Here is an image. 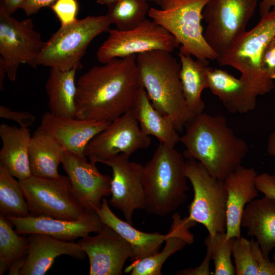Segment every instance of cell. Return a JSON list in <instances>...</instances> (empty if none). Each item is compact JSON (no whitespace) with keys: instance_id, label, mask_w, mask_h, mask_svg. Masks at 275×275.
<instances>
[{"instance_id":"60d3db41","label":"cell","mask_w":275,"mask_h":275,"mask_svg":"<svg viewBox=\"0 0 275 275\" xmlns=\"http://www.w3.org/2000/svg\"><path fill=\"white\" fill-rule=\"evenodd\" d=\"M56 0H25L21 8L27 16L37 13L41 8L50 6Z\"/></svg>"},{"instance_id":"ffe728a7","label":"cell","mask_w":275,"mask_h":275,"mask_svg":"<svg viewBox=\"0 0 275 275\" xmlns=\"http://www.w3.org/2000/svg\"><path fill=\"white\" fill-rule=\"evenodd\" d=\"M29 251L19 275H44L62 255L83 260L86 253L78 243L60 240L42 234L28 235Z\"/></svg>"},{"instance_id":"f35d334b","label":"cell","mask_w":275,"mask_h":275,"mask_svg":"<svg viewBox=\"0 0 275 275\" xmlns=\"http://www.w3.org/2000/svg\"><path fill=\"white\" fill-rule=\"evenodd\" d=\"M255 184L259 191L264 196L275 198V175L267 173L258 174Z\"/></svg>"},{"instance_id":"9a60e30c","label":"cell","mask_w":275,"mask_h":275,"mask_svg":"<svg viewBox=\"0 0 275 275\" xmlns=\"http://www.w3.org/2000/svg\"><path fill=\"white\" fill-rule=\"evenodd\" d=\"M97 234L82 237L77 242L88 257L89 274H122L126 261L132 256L130 244L105 224Z\"/></svg>"},{"instance_id":"c3c4849f","label":"cell","mask_w":275,"mask_h":275,"mask_svg":"<svg viewBox=\"0 0 275 275\" xmlns=\"http://www.w3.org/2000/svg\"><path fill=\"white\" fill-rule=\"evenodd\" d=\"M274 38H275V36H274Z\"/></svg>"},{"instance_id":"836d02e7","label":"cell","mask_w":275,"mask_h":275,"mask_svg":"<svg viewBox=\"0 0 275 275\" xmlns=\"http://www.w3.org/2000/svg\"><path fill=\"white\" fill-rule=\"evenodd\" d=\"M232 254L236 275H258V265L252 252L251 240L241 236L235 238Z\"/></svg>"},{"instance_id":"484cf974","label":"cell","mask_w":275,"mask_h":275,"mask_svg":"<svg viewBox=\"0 0 275 275\" xmlns=\"http://www.w3.org/2000/svg\"><path fill=\"white\" fill-rule=\"evenodd\" d=\"M131 110L146 135H153L159 143L171 147H175L180 142V136L173 121L153 106L143 87L140 89Z\"/></svg>"},{"instance_id":"2e32d148","label":"cell","mask_w":275,"mask_h":275,"mask_svg":"<svg viewBox=\"0 0 275 275\" xmlns=\"http://www.w3.org/2000/svg\"><path fill=\"white\" fill-rule=\"evenodd\" d=\"M61 163L74 194L85 210L96 212L103 198L111 196L112 177L101 174L96 163L66 150Z\"/></svg>"},{"instance_id":"7a4b0ae2","label":"cell","mask_w":275,"mask_h":275,"mask_svg":"<svg viewBox=\"0 0 275 275\" xmlns=\"http://www.w3.org/2000/svg\"><path fill=\"white\" fill-rule=\"evenodd\" d=\"M181 142L186 147L183 156L200 162L215 178L224 180L241 165L249 146L237 136L222 116L202 113L186 123Z\"/></svg>"},{"instance_id":"e0dca14e","label":"cell","mask_w":275,"mask_h":275,"mask_svg":"<svg viewBox=\"0 0 275 275\" xmlns=\"http://www.w3.org/2000/svg\"><path fill=\"white\" fill-rule=\"evenodd\" d=\"M111 122L61 117L47 112L42 115L38 128L53 138L66 151L87 159L85 154L87 145Z\"/></svg>"},{"instance_id":"4dcf8cb0","label":"cell","mask_w":275,"mask_h":275,"mask_svg":"<svg viewBox=\"0 0 275 275\" xmlns=\"http://www.w3.org/2000/svg\"><path fill=\"white\" fill-rule=\"evenodd\" d=\"M0 213L5 217L30 216L28 205L19 180L0 163Z\"/></svg>"},{"instance_id":"8d00e7d4","label":"cell","mask_w":275,"mask_h":275,"mask_svg":"<svg viewBox=\"0 0 275 275\" xmlns=\"http://www.w3.org/2000/svg\"><path fill=\"white\" fill-rule=\"evenodd\" d=\"M261 68L269 78L275 79V38L267 45L261 58Z\"/></svg>"},{"instance_id":"8fae6325","label":"cell","mask_w":275,"mask_h":275,"mask_svg":"<svg viewBox=\"0 0 275 275\" xmlns=\"http://www.w3.org/2000/svg\"><path fill=\"white\" fill-rule=\"evenodd\" d=\"M45 42L34 29L32 19L18 21L0 6V65L10 80H15L21 64L35 68Z\"/></svg>"},{"instance_id":"ac0fdd59","label":"cell","mask_w":275,"mask_h":275,"mask_svg":"<svg viewBox=\"0 0 275 275\" xmlns=\"http://www.w3.org/2000/svg\"><path fill=\"white\" fill-rule=\"evenodd\" d=\"M6 217L19 234H42L68 241L85 237L92 232L97 233L104 225L96 212L89 211L74 221L44 216Z\"/></svg>"},{"instance_id":"ee69618b","label":"cell","mask_w":275,"mask_h":275,"mask_svg":"<svg viewBox=\"0 0 275 275\" xmlns=\"http://www.w3.org/2000/svg\"><path fill=\"white\" fill-rule=\"evenodd\" d=\"M267 152L275 160V130L269 135L267 143Z\"/></svg>"},{"instance_id":"d6986e66","label":"cell","mask_w":275,"mask_h":275,"mask_svg":"<svg viewBox=\"0 0 275 275\" xmlns=\"http://www.w3.org/2000/svg\"><path fill=\"white\" fill-rule=\"evenodd\" d=\"M253 168L238 166L224 180L227 193L226 239L241 237V221L245 206L258 196Z\"/></svg>"},{"instance_id":"1f68e13d","label":"cell","mask_w":275,"mask_h":275,"mask_svg":"<svg viewBox=\"0 0 275 275\" xmlns=\"http://www.w3.org/2000/svg\"><path fill=\"white\" fill-rule=\"evenodd\" d=\"M150 8L146 0H117L108 6L106 16L120 31H128L146 19Z\"/></svg>"},{"instance_id":"4316f807","label":"cell","mask_w":275,"mask_h":275,"mask_svg":"<svg viewBox=\"0 0 275 275\" xmlns=\"http://www.w3.org/2000/svg\"><path fill=\"white\" fill-rule=\"evenodd\" d=\"M191 54L180 47V78L187 107L192 116L202 113L205 103L202 91L208 88V60H194Z\"/></svg>"},{"instance_id":"ba28073f","label":"cell","mask_w":275,"mask_h":275,"mask_svg":"<svg viewBox=\"0 0 275 275\" xmlns=\"http://www.w3.org/2000/svg\"><path fill=\"white\" fill-rule=\"evenodd\" d=\"M185 172L194 190L188 217L204 225L211 236L226 232L227 193L224 180L213 177L195 159L185 161Z\"/></svg>"},{"instance_id":"b9f144b4","label":"cell","mask_w":275,"mask_h":275,"mask_svg":"<svg viewBox=\"0 0 275 275\" xmlns=\"http://www.w3.org/2000/svg\"><path fill=\"white\" fill-rule=\"evenodd\" d=\"M5 10L10 14L14 13L21 7L25 0H1Z\"/></svg>"},{"instance_id":"8992f818","label":"cell","mask_w":275,"mask_h":275,"mask_svg":"<svg viewBox=\"0 0 275 275\" xmlns=\"http://www.w3.org/2000/svg\"><path fill=\"white\" fill-rule=\"evenodd\" d=\"M209 1L161 0V8H150L148 15L196 59L217 60L218 56L204 39L201 25L203 11Z\"/></svg>"},{"instance_id":"d4e9b609","label":"cell","mask_w":275,"mask_h":275,"mask_svg":"<svg viewBox=\"0 0 275 275\" xmlns=\"http://www.w3.org/2000/svg\"><path fill=\"white\" fill-rule=\"evenodd\" d=\"M0 163L18 180L32 176L29 159L32 136L29 128L3 123L0 125Z\"/></svg>"},{"instance_id":"52a82bcc","label":"cell","mask_w":275,"mask_h":275,"mask_svg":"<svg viewBox=\"0 0 275 275\" xmlns=\"http://www.w3.org/2000/svg\"><path fill=\"white\" fill-rule=\"evenodd\" d=\"M111 24L106 15L88 16L61 26L51 35L42 50L37 65L62 71L81 68L80 60L91 41L108 32Z\"/></svg>"},{"instance_id":"6da1fadb","label":"cell","mask_w":275,"mask_h":275,"mask_svg":"<svg viewBox=\"0 0 275 275\" xmlns=\"http://www.w3.org/2000/svg\"><path fill=\"white\" fill-rule=\"evenodd\" d=\"M136 54L94 66L78 79L76 118L113 122L131 109L143 87Z\"/></svg>"},{"instance_id":"44dd1931","label":"cell","mask_w":275,"mask_h":275,"mask_svg":"<svg viewBox=\"0 0 275 275\" xmlns=\"http://www.w3.org/2000/svg\"><path fill=\"white\" fill-rule=\"evenodd\" d=\"M172 223L167 234L164 248L160 252L139 261L132 263L125 269L130 275H161V268L166 261L173 254L182 250L186 245L194 241V235L189 228L195 226L197 222L188 216L181 218L180 215L174 213L172 217Z\"/></svg>"},{"instance_id":"d590c367","label":"cell","mask_w":275,"mask_h":275,"mask_svg":"<svg viewBox=\"0 0 275 275\" xmlns=\"http://www.w3.org/2000/svg\"><path fill=\"white\" fill-rule=\"evenodd\" d=\"M0 117L14 121L20 127L25 128L32 126L36 119L34 115L28 112L13 111L3 105L0 106Z\"/></svg>"},{"instance_id":"d6a6232c","label":"cell","mask_w":275,"mask_h":275,"mask_svg":"<svg viewBox=\"0 0 275 275\" xmlns=\"http://www.w3.org/2000/svg\"><path fill=\"white\" fill-rule=\"evenodd\" d=\"M235 238L226 239V233L208 235L204 243L211 253L214 265V275H234L235 268L231 261L232 245Z\"/></svg>"},{"instance_id":"f6af8a7d","label":"cell","mask_w":275,"mask_h":275,"mask_svg":"<svg viewBox=\"0 0 275 275\" xmlns=\"http://www.w3.org/2000/svg\"><path fill=\"white\" fill-rule=\"evenodd\" d=\"M117 0H96V2L101 5H105L107 7Z\"/></svg>"},{"instance_id":"7402d4cb","label":"cell","mask_w":275,"mask_h":275,"mask_svg":"<svg viewBox=\"0 0 275 275\" xmlns=\"http://www.w3.org/2000/svg\"><path fill=\"white\" fill-rule=\"evenodd\" d=\"M207 78L208 88L230 113H246L255 108L258 96L242 78L209 66Z\"/></svg>"},{"instance_id":"5b68a950","label":"cell","mask_w":275,"mask_h":275,"mask_svg":"<svg viewBox=\"0 0 275 275\" xmlns=\"http://www.w3.org/2000/svg\"><path fill=\"white\" fill-rule=\"evenodd\" d=\"M275 36V10L261 17L256 25L246 31L219 57L221 66H231L241 73L242 78L257 96L270 92L275 87L273 80L261 68V58L269 42Z\"/></svg>"},{"instance_id":"e575fe53","label":"cell","mask_w":275,"mask_h":275,"mask_svg":"<svg viewBox=\"0 0 275 275\" xmlns=\"http://www.w3.org/2000/svg\"><path fill=\"white\" fill-rule=\"evenodd\" d=\"M50 7L61 22V26L70 24L77 19L78 4L77 0H56Z\"/></svg>"},{"instance_id":"9c48e42d","label":"cell","mask_w":275,"mask_h":275,"mask_svg":"<svg viewBox=\"0 0 275 275\" xmlns=\"http://www.w3.org/2000/svg\"><path fill=\"white\" fill-rule=\"evenodd\" d=\"M19 181L31 216L74 221L87 211L74 194L68 176L49 179L32 175Z\"/></svg>"},{"instance_id":"5bb4252c","label":"cell","mask_w":275,"mask_h":275,"mask_svg":"<svg viewBox=\"0 0 275 275\" xmlns=\"http://www.w3.org/2000/svg\"><path fill=\"white\" fill-rule=\"evenodd\" d=\"M129 157L121 153L104 164L112 170L111 198L108 203L122 212L126 221L132 224L134 211L145 208V197L143 181L144 166L130 161Z\"/></svg>"},{"instance_id":"7dc6e473","label":"cell","mask_w":275,"mask_h":275,"mask_svg":"<svg viewBox=\"0 0 275 275\" xmlns=\"http://www.w3.org/2000/svg\"><path fill=\"white\" fill-rule=\"evenodd\" d=\"M273 262L275 264V254L272 256Z\"/></svg>"},{"instance_id":"bcb514c9","label":"cell","mask_w":275,"mask_h":275,"mask_svg":"<svg viewBox=\"0 0 275 275\" xmlns=\"http://www.w3.org/2000/svg\"><path fill=\"white\" fill-rule=\"evenodd\" d=\"M146 1H147L148 2L149 1V2L154 3L156 4L159 5L161 0H146Z\"/></svg>"},{"instance_id":"83f0119b","label":"cell","mask_w":275,"mask_h":275,"mask_svg":"<svg viewBox=\"0 0 275 275\" xmlns=\"http://www.w3.org/2000/svg\"><path fill=\"white\" fill-rule=\"evenodd\" d=\"M65 150L53 138L38 128L31 140L30 167L32 175L49 179L61 176L58 167Z\"/></svg>"},{"instance_id":"7bdbcfd3","label":"cell","mask_w":275,"mask_h":275,"mask_svg":"<svg viewBox=\"0 0 275 275\" xmlns=\"http://www.w3.org/2000/svg\"><path fill=\"white\" fill-rule=\"evenodd\" d=\"M272 8L275 10V0H262L259 7L260 16L262 17L269 13Z\"/></svg>"},{"instance_id":"3957f363","label":"cell","mask_w":275,"mask_h":275,"mask_svg":"<svg viewBox=\"0 0 275 275\" xmlns=\"http://www.w3.org/2000/svg\"><path fill=\"white\" fill-rule=\"evenodd\" d=\"M141 81L153 106L170 118L179 132L193 116L184 99L180 78L181 63L171 52L154 50L136 54Z\"/></svg>"},{"instance_id":"ab89813d","label":"cell","mask_w":275,"mask_h":275,"mask_svg":"<svg viewBox=\"0 0 275 275\" xmlns=\"http://www.w3.org/2000/svg\"><path fill=\"white\" fill-rule=\"evenodd\" d=\"M206 256L200 264L194 268H189L179 271L176 274L180 275H209L211 274L209 269V264L212 257L210 251L206 249Z\"/></svg>"},{"instance_id":"f546056e","label":"cell","mask_w":275,"mask_h":275,"mask_svg":"<svg viewBox=\"0 0 275 275\" xmlns=\"http://www.w3.org/2000/svg\"><path fill=\"white\" fill-rule=\"evenodd\" d=\"M8 218L0 214V275H19L29 253L28 238L20 236Z\"/></svg>"},{"instance_id":"4fadbf2b","label":"cell","mask_w":275,"mask_h":275,"mask_svg":"<svg viewBox=\"0 0 275 275\" xmlns=\"http://www.w3.org/2000/svg\"><path fill=\"white\" fill-rule=\"evenodd\" d=\"M150 136L141 130L131 110L125 113L94 136L87 145L85 154L90 161L104 163L121 153L130 156L148 148Z\"/></svg>"},{"instance_id":"30bf717a","label":"cell","mask_w":275,"mask_h":275,"mask_svg":"<svg viewBox=\"0 0 275 275\" xmlns=\"http://www.w3.org/2000/svg\"><path fill=\"white\" fill-rule=\"evenodd\" d=\"M259 0H209L203 11L204 39L218 58L246 31Z\"/></svg>"},{"instance_id":"7c38bea8","label":"cell","mask_w":275,"mask_h":275,"mask_svg":"<svg viewBox=\"0 0 275 275\" xmlns=\"http://www.w3.org/2000/svg\"><path fill=\"white\" fill-rule=\"evenodd\" d=\"M109 36L99 47L98 61L105 64L115 58H122L154 50L172 52L179 47L176 38L153 20L145 19L128 31L110 29Z\"/></svg>"},{"instance_id":"603a6c76","label":"cell","mask_w":275,"mask_h":275,"mask_svg":"<svg viewBox=\"0 0 275 275\" xmlns=\"http://www.w3.org/2000/svg\"><path fill=\"white\" fill-rule=\"evenodd\" d=\"M96 213L102 223L111 227L130 244L132 254L130 259L132 263L159 252L166 238V234L158 232L141 231L131 224L119 218L111 210L106 198H103L101 207Z\"/></svg>"},{"instance_id":"f1b7e54d","label":"cell","mask_w":275,"mask_h":275,"mask_svg":"<svg viewBox=\"0 0 275 275\" xmlns=\"http://www.w3.org/2000/svg\"><path fill=\"white\" fill-rule=\"evenodd\" d=\"M77 69L62 71L51 68L45 84L50 112L57 116L76 118L75 97Z\"/></svg>"},{"instance_id":"277c9868","label":"cell","mask_w":275,"mask_h":275,"mask_svg":"<svg viewBox=\"0 0 275 275\" xmlns=\"http://www.w3.org/2000/svg\"><path fill=\"white\" fill-rule=\"evenodd\" d=\"M187 180L183 156L175 147L159 143L144 166V209L160 217L175 211L187 200Z\"/></svg>"},{"instance_id":"cb8c5ba5","label":"cell","mask_w":275,"mask_h":275,"mask_svg":"<svg viewBox=\"0 0 275 275\" xmlns=\"http://www.w3.org/2000/svg\"><path fill=\"white\" fill-rule=\"evenodd\" d=\"M241 226L249 236H255L264 257L275 248V198L264 196L254 199L245 207Z\"/></svg>"},{"instance_id":"74e56055","label":"cell","mask_w":275,"mask_h":275,"mask_svg":"<svg viewBox=\"0 0 275 275\" xmlns=\"http://www.w3.org/2000/svg\"><path fill=\"white\" fill-rule=\"evenodd\" d=\"M252 250L258 268V275H275V264L263 256L258 242L251 240Z\"/></svg>"}]
</instances>
